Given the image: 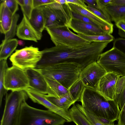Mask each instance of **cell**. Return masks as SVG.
I'll list each match as a JSON object with an SVG mask.
<instances>
[{
  "label": "cell",
  "mask_w": 125,
  "mask_h": 125,
  "mask_svg": "<svg viewBox=\"0 0 125 125\" xmlns=\"http://www.w3.org/2000/svg\"><path fill=\"white\" fill-rule=\"evenodd\" d=\"M79 36L91 42H111L114 40V37L111 34L106 33L95 36H86L78 34Z\"/></svg>",
  "instance_id": "obj_27"
},
{
  "label": "cell",
  "mask_w": 125,
  "mask_h": 125,
  "mask_svg": "<svg viewBox=\"0 0 125 125\" xmlns=\"http://www.w3.org/2000/svg\"><path fill=\"white\" fill-rule=\"evenodd\" d=\"M18 44L21 46H23L25 45V43L24 41L21 40H18Z\"/></svg>",
  "instance_id": "obj_48"
},
{
  "label": "cell",
  "mask_w": 125,
  "mask_h": 125,
  "mask_svg": "<svg viewBox=\"0 0 125 125\" xmlns=\"http://www.w3.org/2000/svg\"><path fill=\"white\" fill-rule=\"evenodd\" d=\"M94 116L105 125H114V121L103 118Z\"/></svg>",
  "instance_id": "obj_41"
},
{
  "label": "cell",
  "mask_w": 125,
  "mask_h": 125,
  "mask_svg": "<svg viewBox=\"0 0 125 125\" xmlns=\"http://www.w3.org/2000/svg\"><path fill=\"white\" fill-rule=\"evenodd\" d=\"M84 1L88 6L97 9V0H84Z\"/></svg>",
  "instance_id": "obj_42"
},
{
  "label": "cell",
  "mask_w": 125,
  "mask_h": 125,
  "mask_svg": "<svg viewBox=\"0 0 125 125\" xmlns=\"http://www.w3.org/2000/svg\"><path fill=\"white\" fill-rule=\"evenodd\" d=\"M45 29L55 46L78 47L92 42L73 32L67 26L46 27Z\"/></svg>",
  "instance_id": "obj_6"
},
{
  "label": "cell",
  "mask_w": 125,
  "mask_h": 125,
  "mask_svg": "<svg viewBox=\"0 0 125 125\" xmlns=\"http://www.w3.org/2000/svg\"><path fill=\"white\" fill-rule=\"evenodd\" d=\"M24 4L21 7L23 13L25 15L29 20L31 17L32 11L34 9L33 0H24Z\"/></svg>",
  "instance_id": "obj_30"
},
{
  "label": "cell",
  "mask_w": 125,
  "mask_h": 125,
  "mask_svg": "<svg viewBox=\"0 0 125 125\" xmlns=\"http://www.w3.org/2000/svg\"><path fill=\"white\" fill-rule=\"evenodd\" d=\"M97 62L106 73L125 75V55L114 47L102 53Z\"/></svg>",
  "instance_id": "obj_9"
},
{
  "label": "cell",
  "mask_w": 125,
  "mask_h": 125,
  "mask_svg": "<svg viewBox=\"0 0 125 125\" xmlns=\"http://www.w3.org/2000/svg\"><path fill=\"white\" fill-rule=\"evenodd\" d=\"M67 122L62 117L49 110L37 109L22 103L18 125H63Z\"/></svg>",
  "instance_id": "obj_3"
},
{
  "label": "cell",
  "mask_w": 125,
  "mask_h": 125,
  "mask_svg": "<svg viewBox=\"0 0 125 125\" xmlns=\"http://www.w3.org/2000/svg\"><path fill=\"white\" fill-rule=\"evenodd\" d=\"M125 85V75L120 77L117 79L116 84V95L115 99L121 94Z\"/></svg>",
  "instance_id": "obj_32"
},
{
  "label": "cell",
  "mask_w": 125,
  "mask_h": 125,
  "mask_svg": "<svg viewBox=\"0 0 125 125\" xmlns=\"http://www.w3.org/2000/svg\"><path fill=\"white\" fill-rule=\"evenodd\" d=\"M85 86L79 79L73 83L69 89V93L76 102L79 101Z\"/></svg>",
  "instance_id": "obj_25"
},
{
  "label": "cell",
  "mask_w": 125,
  "mask_h": 125,
  "mask_svg": "<svg viewBox=\"0 0 125 125\" xmlns=\"http://www.w3.org/2000/svg\"><path fill=\"white\" fill-rule=\"evenodd\" d=\"M23 16L20 23L17 26L16 34L18 38L24 40L37 42L42 37V33L37 31L32 26L25 15Z\"/></svg>",
  "instance_id": "obj_14"
},
{
  "label": "cell",
  "mask_w": 125,
  "mask_h": 125,
  "mask_svg": "<svg viewBox=\"0 0 125 125\" xmlns=\"http://www.w3.org/2000/svg\"><path fill=\"white\" fill-rule=\"evenodd\" d=\"M115 100L118 103L119 108L121 110L125 103V85L122 93Z\"/></svg>",
  "instance_id": "obj_37"
},
{
  "label": "cell",
  "mask_w": 125,
  "mask_h": 125,
  "mask_svg": "<svg viewBox=\"0 0 125 125\" xmlns=\"http://www.w3.org/2000/svg\"><path fill=\"white\" fill-rule=\"evenodd\" d=\"M76 104L79 109L92 123L94 125H105L95 118L93 115L85 109L82 105L79 104Z\"/></svg>",
  "instance_id": "obj_29"
},
{
  "label": "cell",
  "mask_w": 125,
  "mask_h": 125,
  "mask_svg": "<svg viewBox=\"0 0 125 125\" xmlns=\"http://www.w3.org/2000/svg\"><path fill=\"white\" fill-rule=\"evenodd\" d=\"M30 88L45 94H48V86L45 77L39 69L31 68L25 70Z\"/></svg>",
  "instance_id": "obj_16"
},
{
  "label": "cell",
  "mask_w": 125,
  "mask_h": 125,
  "mask_svg": "<svg viewBox=\"0 0 125 125\" xmlns=\"http://www.w3.org/2000/svg\"><path fill=\"white\" fill-rule=\"evenodd\" d=\"M18 41L16 38L2 41L0 46V61L7 60L17 47Z\"/></svg>",
  "instance_id": "obj_22"
},
{
  "label": "cell",
  "mask_w": 125,
  "mask_h": 125,
  "mask_svg": "<svg viewBox=\"0 0 125 125\" xmlns=\"http://www.w3.org/2000/svg\"><path fill=\"white\" fill-rule=\"evenodd\" d=\"M8 68L7 60L0 61V106L1 105L3 97L7 93L8 91L4 86L5 73Z\"/></svg>",
  "instance_id": "obj_26"
},
{
  "label": "cell",
  "mask_w": 125,
  "mask_h": 125,
  "mask_svg": "<svg viewBox=\"0 0 125 125\" xmlns=\"http://www.w3.org/2000/svg\"><path fill=\"white\" fill-rule=\"evenodd\" d=\"M106 73L97 62H94L88 64L82 70L79 79L85 87L96 90L99 81Z\"/></svg>",
  "instance_id": "obj_11"
},
{
  "label": "cell",
  "mask_w": 125,
  "mask_h": 125,
  "mask_svg": "<svg viewBox=\"0 0 125 125\" xmlns=\"http://www.w3.org/2000/svg\"><path fill=\"white\" fill-rule=\"evenodd\" d=\"M125 55V38H118L115 39L113 43V47Z\"/></svg>",
  "instance_id": "obj_34"
},
{
  "label": "cell",
  "mask_w": 125,
  "mask_h": 125,
  "mask_svg": "<svg viewBox=\"0 0 125 125\" xmlns=\"http://www.w3.org/2000/svg\"><path fill=\"white\" fill-rule=\"evenodd\" d=\"M120 77L113 73H106L99 81L96 90L107 99L115 100L116 83Z\"/></svg>",
  "instance_id": "obj_13"
},
{
  "label": "cell",
  "mask_w": 125,
  "mask_h": 125,
  "mask_svg": "<svg viewBox=\"0 0 125 125\" xmlns=\"http://www.w3.org/2000/svg\"><path fill=\"white\" fill-rule=\"evenodd\" d=\"M72 11L84 15L100 26L108 33L111 34L113 31V25L104 21L94 13L82 7L73 4L67 3Z\"/></svg>",
  "instance_id": "obj_17"
},
{
  "label": "cell",
  "mask_w": 125,
  "mask_h": 125,
  "mask_svg": "<svg viewBox=\"0 0 125 125\" xmlns=\"http://www.w3.org/2000/svg\"><path fill=\"white\" fill-rule=\"evenodd\" d=\"M87 8L88 10L104 21L110 24H112L110 18L106 16L100 10L88 5Z\"/></svg>",
  "instance_id": "obj_33"
},
{
  "label": "cell",
  "mask_w": 125,
  "mask_h": 125,
  "mask_svg": "<svg viewBox=\"0 0 125 125\" xmlns=\"http://www.w3.org/2000/svg\"><path fill=\"white\" fill-rule=\"evenodd\" d=\"M118 34L120 37L125 38V32L119 29Z\"/></svg>",
  "instance_id": "obj_45"
},
{
  "label": "cell",
  "mask_w": 125,
  "mask_h": 125,
  "mask_svg": "<svg viewBox=\"0 0 125 125\" xmlns=\"http://www.w3.org/2000/svg\"><path fill=\"white\" fill-rule=\"evenodd\" d=\"M111 4L125 5V0H112Z\"/></svg>",
  "instance_id": "obj_44"
},
{
  "label": "cell",
  "mask_w": 125,
  "mask_h": 125,
  "mask_svg": "<svg viewBox=\"0 0 125 125\" xmlns=\"http://www.w3.org/2000/svg\"><path fill=\"white\" fill-rule=\"evenodd\" d=\"M112 1V0H97V9L99 10L101 8L111 4Z\"/></svg>",
  "instance_id": "obj_40"
},
{
  "label": "cell",
  "mask_w": 125,
  "mask_h": 125,
  "mask_svg": "<svg viewBox=\"0 0 125 125\" xmlns=\"http://www.w3.org/2000/svg\"><path fill=\"white\" fill-rule=\"evenodd\" d=\"M67 26L78 34L89 36L108 33L101 28L72 18Z\"/></svg>",
  "instance_id": "obj_15"
},
{
  "label": "cell",
  "mask_w": 125,
  "mask_h": 125,
  "mask_svg": "<svg viewBox=\"0 0 125 125\" xmlns=\"http://www.w3.org/2000/svg\"><path fill=\"white\" fill-rule=\"evenodd\" d=\"M28 96L34 102L42 105L48 110L61 116L67 122L72 121L69 110H65L55 105L46 98L45 94L29 88L25 90Z\"/></svg>",
  "instance_id": "obj_12"
},
{
  "label": "cell",
  "mask_w": 125,
  "mask_h": 125,
  "mask_svg": "<svg viewBox=\"0 0 125 125\" xmlns=\"http://www.w3.org/2000/svg\"><path fill=\"white\" fill-rule=\"evenodd\" d=\"M4 87L8 91H25L30 88L25 71L13 66L8 67L4 77Z\"/></svg>",
  "instance_id": "obj_10"
},
{
  "label": "cell",
  "mask_w": 125,
  "mask_h": 125,
  "mask_svg": "<svg viewBox=\"0 0 125 125\" xmlns=\"http://www.w3.org/2000/svg\"><path fill=\"white\" fill-rule=\"evenodd\" d=\"M82 66L76 63L62 62L39 69L44 76L53 79L69 90L79 79Z\"/></svg>",
  "instance_id": "obj_4"
},
{
  "label": "cell",
  "mask_w": 125,
  "mask_h": 125,
  "mask_svg": "<svg viewBox=\"0 0 125 125\" xmlns=\"http://www.w3.org/2000/svg\"><path fill=\"white\" fill-rule=\"evenodd\" d=\"M42 51L32 45L17 50L10 56V60L13 66L24 70L36 68L42 57Z\"/></svg>",
  "instance_id": "obj_8"
},
{
  "label": "cell",
  "mask_w": 125,
  "mask_h": 125,
  "mask_svg": "<svg viewBox=\"0 0 125 125\" xmlns=\"http://www.w3.org/2000/svg\"><path fill=\"white\" fill-rule=\"evenodd\" d=\"M72 18L101 28L94 21L84 15L72 11Z\"/></svg>",
  "instance_id": "obj_31"
},
{
  "label": "cell",
  "mask_w": 125,
  "mask_h": 125,
  "mask_svg": "<svg viewBox=\"0 0 125 125\" xmlns=\"http://www.w3.org/2000/svg\"><path fill=\"white\" fill-rule=\"evenodd\" d=\"M116 27L125 32V21L121 20L115 23Z\"/></svg>",
  "instance_id": "obj_43"
},
{
  "label": "cell",
  "mask_w": 125,
  "mask_h": 125,
  "mask_svg": "<svg viewBox=\"0 0 125 125\" xmlns=\"http://www.w3.org/2000/svg\"><path fill=\"white\" fill-rule=\"evenodd\" d=\"M66 3H72L78 5L86 9L87 6L85 4L84 0H66Z\"/></svg>",
  "instance_id": "obj_39"
},
{
  "label": "cell",
  "mask_w": 125,
  "mask_h": 125,
  "mask_svg": "<svg viewBox=\"0 0 125 125\" xmlns=\"http://www.w3.org/2000/svg\"><path fill=\"white\" fill-rule=\"evenodd\" d=\"M56 2L58 3L61 4H64L66 3V0H54Z\"/></svg>",
  "instance_id": "obj_47"
},
{
  "label": "cell",
  "mask_w": 125,
  "mask_h": 125,
  "mask_svg": "<svg viewBox=\"0 0 125 125\" xmlns=\"http://www.w3.org/2000/svg\"><path fill=\"white\" fill-rule=\"evenodd\" d=\"M55 2L54 0H33L34 8L47 5Z\"/></svg>",
  "instance_id": "obj_36"
},
{
  "label": "cell",
  "mask_w": 125,
  "mask_h": 125,
  "mask_svg": "<svg viewBox=\"0 0 125 125\" xmlns=\"http://www.w3.org/2000/svg\"><path fill=\"white\" fill-rule=\"evenodd\" d=\"M104 8L111 20L115 23L125 19V5L110 4Z\"/></svg>",
  "instance_id": "obj_21"
},
{
  "label": "cell",
  "mask_w": 125,
  "mask_h": 125,
  "mask_svg": "<svg viewBox=\"0 0 125 125\" xmlns=\"http://www.w3.org/2000/svg\"><path fill=\"white\" fill-rule=\"evenodd\" d=\"M124 20V21H125V19H124V20Z\"/></svg>",
  "instance_id": "obj_51"
},
{
  "label": "cell",
  "mask_w": 125,
  "mask_h": 125,
  "mask_svg": "<svg viewBox=\"0 0 125 125\" xmlns=\"http://www.w3.org/2000/svg\"><path fill=\"white\" fill-rule=\"evenodd\" d=\"M114 125H119L118 124H114Z\"/></svg>",
  "instance_id": "obj_50"
},
{
  "label": "cell",
  "mask_w": 125,
  "mask_h": 125,
  "mask_svg": "<svg viewBox=\"0 0 125 125\" xmlns=\"http://www.w3.org/2000/svg\"><path fill=\"white\" fill-rule=\"evenodd\" d=\"M2 0L5 3L13 15L16 13L19 9L18 4L16 0Z\"/></svg>",
  "instance_id": "obj_35"
},
{
  "label": "cell",
  "mask_w": 125,
  "mask_h": 125,
  "mask_svg": "<svg viewBox=\"0 0 125 125\" xmlns=\"http://www.w3.org/2000/svg\"><path fill=\"white\" fill-rule=\"evenodd\" d=\"M39 7L46 18L45 27L67 26L72 18V11L67 3L62 4L55 1Z\"/></svg>",
  "instance_id": "obj_7"
},
{
  "label": "cell",
  "mask_w": 125,
  "mask_h": 125,
  "mask_svg": "<svg viewBox=\"0 0 125 125\" xmlns=\"http://www.w3.org/2000/svg\"><path fill=\"white\" fill-rule=\"evenodd\" d=\"M72 121L76 125H91V123L79 109L75 103L69 110Z\"/></svg>",
  "instance_id": "obj_24"
},
{
  "label": "cell",
  "mask_w": 125,
  "mask_h": 125,
  "mask_svg": "<svg viewBox=\"0 0 125 125\" xmlns=\"http://www.w3.org/2000/svg\"><path fill=\"white\" fill-rule=\"evenodd\" d=\"M13 15L1 0L0 5V31L5 34L10 30L12 25Z\"/></svg>",
  "instance_id": "obj_18"
},
{
  "label": "cell",
  "mask_w": 125,
  "mask_h": 125,
  "mask_svg": "<svg viewBox=\"0 0 125 125\" xmlns=\"http://www.w3.org/2000/svg\"><path fill=\"white\" fill-rule=\"evenodd\" d=\"M118 120V125H125V103L120 110Z\"/></svg>",
  "instance_id": "obj_38"
},
{
  "label": "cell",
  "mask_w": 125,
  "mask_h": 125,
  "mask_svg": "<svg viewBox=\"0 0 125 125\" xmlns=\"http://www.w3.org/2000/svg\"><path fill=\"white\" fill-rule=\"evenodd\" d=\"M48 86V95L59 98L69 94V90L55 80L44 76Z\"/></svg>",
  "instance_id": "obj_20"
},
{
  "label": "cell",
  "mask_w": 125,
  "mask_h": 125,
  "mask_svg": "<svg viewBox=\"0 0 125 125\" xmlns=\"http://www.w3.org/2000/svg\"><path fill=\"white\" fill-rule=\"evenodd\" d=\"M91 125H94V124H92V123H91Z\"/></svg>",
  "instance_id": "obj_49"
},
{
  "label": "cell",
  "mask_w": 125,
  "mask_h": 125,
  "mask_svg": "<svg viewBox=\"0 0 125 125\" xmlns=\"http://www.w3.org/2000/svg\"><path fill=\"white\" fill-rule=\"evenodd\" d=\"M110 42H94L78 47L59 45L45 49L42 51V57L36 68L41 69L58 63L71 62L80 65L83 69L97 62Z\"/></svg>",
  "instance_id": "obj_1"
},
{
  "label": "cell",
  "mask_w": 125,
  "mask_h": 125,
  "mask_svg": "<svg viewBox=\"0 0 125 125\" xmlns=\"http://www.w3.org/2000/svg\"><path fill=\"white\" fill-rule=\"evenodd\" d=\"M47 99L55 106L58 107L66 110L75 103V102L69 93L59 98L45 95Z\"/></svg>",
  "instance_id": "obj_23"
},
{
  "label": "cell",
  "mask_w": 125,
  "mask_h": 125,
  "mask_svg": "<svg viewBox=\"0 0 125 125\" xmlns=\"http://www.w3.org/2000/svg\"><path fill=\"white\" fill-rule=\"evenodd\" d=\"M29 20L32 26L39 32L42 33L45 29L46 19L42 10L40 7L34 9L31 18Z\"/></svg>",
  "instance_id": "obj_19"
},
{
  "label": "cell",
  "mask_w": 125,
  "mask_h": 125,
  "mask_svg": "<svg viewBox=\"0 0 125 125\" xmlns=\"http://www.w3.org/2000/svg\"><path fill=\"white\" fill-rule=\"evenodd\" d=\"M79 101L85 109L94 116L114 122L118 120L120 110L117 103L107 99L95 89L85 87Z\"/></svg>",
  "instance_id": "obj_2"
},
{
  "label": "cell",
  "mask_w": 125,
  "mask_h": 125,
  "mask_svg": "<svg viewBox=\"0 0 125 125\" xmlns=\"http://www.w3.org/2000/svg\"><path fill=\"white\" fill-rule=\"evenodd\" d=\"M18 4L21 7H22L24 4V0H16Z\"/></svg>",
  "instance_id": "obj_46"
},
{
  "label": "cell",
  "mask_w": 125,
  "mask_h": 125,
  "mask_svg": "<svg viewBox=\"0 0 125 125\" xmlns=\"http://www.w3.org/2000/svg\"><path fill=\"white\" fill-rule=\"evenodd\" d=\"M6 94L0 125H18L22 104L29 97L24 90L11 91Z\"/></svg>",
  "instance_id": "obj_5"
},
{
  "label": "cell",
  "mask_w": 125,
  "mask_h": 125,
  "mask_svg": "<svg viewBox=\"0 0 125 125\" xmlns=\"http://www.w3.org/2000/svg\"><path fill=\"white\" fill-rule=\"evenodd\" d=\"M20 16L19 14L15 13L13 15V21L9 31L5 34L4 41L8 39H12L16 34L17 27V23L19 19Z\"/></svg>",
  "instance_id": "obj_28"
}]
</instances>
